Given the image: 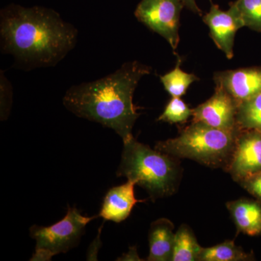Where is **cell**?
<instances>
[{
  "label": "cell",
  "instance_id": "1",
  "mask_svg": "<svg viewBox=\"0 0 261 261\" xmlns=\"http://www.w3.org/2000/svg\"><path fill=\"white\" fill-rule=\"evenodd\" d=\"M78 30L55 10L12 5L0 17L1 49L23 69L54 66L74 48Z\"/></svg>",
  "mask_w": 261,
  "mask_h": 261
},
{
  "label": "cell",
  "instance_id": "2",
  "mask_svg": "<svg viewBox=\"0 0 261 261\" xmlns=\"http://www.w3.org/2000/svg\"><path fill=\"white\" fill-rule=\"evenodd\" d=\"M150 72V67L140 62H128L111 74L70 87L63 105L75 116L115 130L123 142L133 137L140 116L133 102L135 89Z\"/></svg>",
  "mask_w": 261,
  "mask_h": 261
},
{
  "label": "cell",
  "instance_id": "3",
  "mask_svg": "<svg viewBox=\"0 0 261 261\" xmlns=\"http://www.w3.org/2000/svg\"><path fill=\"white\" fill-rule=\"evenodd\" d=\"M178 159L140 143L132 137L123 141L117 176L145 189L151 199L168 197L177 190L181 171Z\"/></svg>",
  "mask_w": 261,
  "mask_h": 261
},
{
  "label": "cell",
  "instance_id": "4",
  "mask_svg": "<svg viewBox=\"0 0 261 261\" xmlns=\"http://www.w3.org/2000/svg\"><path fill=\"white\" fill-rule=\"evenodd\" d=\"M240 130L219 129L192 121L177 137L158 142L154 149L176 159L192 160L208 167L225 169Z\"/></svg>",
  "mask_w": 261,
  "mask_h": 261
},
{
  "label": "cell",
  "instance_id": "5",
  "mask_svg": "<svg viewBox=\"0 0 261 261\" xmlns=\"http://www.w3.org/2000/svg\"><path fill=\"white\" fill-rule=\"evenodd\" d=\"M95 218L83 216L75 207H68L65 217L56 224L34 225L30 235L36 240V248L31 260H50L54 255L68 252L78 244L84 228Z\"/></svg>",
  "mask_w": 261,
  "mask_h": 261
},
{
  "label": "cell",
  "instance_id": "6",
  "mask_svg": "<svg viewBox=\"0 0 261 261\" xmlns=\"http://www.w3.org/2000/svg\"><path fill=\"white\" fill-rule=\"evenodd\" d=\"M181 0H142L136 8V18L164 38L173 50L179 43Z\"/></svg>",
  "mask_w": 261,
  "mask_h": 261
},
{
  "label": "cell",
  "instance_id": "7",
  "mask_svg": "<svg viewBox=\"0 0 261 261\" xmlns=\"http://www.w3.org/2000/svg\"><path fill=\"white\" fill-rule=\"evenodd\" d=\"M224 170L238 183L261 172L260 132H239L232 156Z\"/></svg>",
  "mask_w": 261,
  "mask_h": 261
},
{
  "label": "cell",
  "instance_id": "8",
  "mask_svg": "<svg viewBox=\"0 0 261 261\" xmlns=\"http://www.w3.org/2000/svg\"><path fill=\"white\" fill-rule=\"evenodd\" d=\"M238 102L219 86L210 99L193 109L192 121L201 122L214 128L240 130L237 123Z\"/></svg>",
  "mask_w": 261,
  "mask_h": 261
},
{
  "label": "cell",
  "instance_id": "9",
  "mask_svg": "<svg viewBox=\"0 0 261 261\" xmlns=\"http://www.w3.org/2000/svg\"><path fill=\"white\" fill-rule=\"evenodd\" d=\"M214 80L238 104L261 93V67L217 72Z\"/></svg>",
  "mask_w": 261,
  "mask_h": 261
},
{
  "label": "cell",
  "instance_id": "10",
  "mask_svg": "<svg viewBox=\"0 0 261 261\" xmlns=\"http://www.w3.org/2000/svg\"><path fill=\"white\" fill-rule=\"evenodd\" d=\"M210 29V35L218 48L228 59L233 56L234 38L239 29L244 27L240 18L231 10L223 11L219 5L211 4L210 11L202 18Z\"/></svg>",
  "mask_w": 261,
  "mask_h": 261
},
{
  "label": "cell",
  "instance_id": "11",
  "mask_svg": "<svg viewBox=\"0 0 261 261\" xmlns=\"http://www.w3.org/2000/svg\"><path fill=\"white\" fill-rule=\"evenodd\" d=\"M135 185L133 181H127L126 184L111 188L105 197L98 216L116 223L126 220L136 204L142 202L135 197Z\"/></svg>",
  "mask_w": 261,
  "mask_h": 261
},
{
  "label": "cell",
  "instance_id": "12",
  "mask_svg": "<svg viewBox=\"0 0 261 261\" xmlns=\"http://www.w3.org/2000/svg\"><path fill=\"white\" fill-rule=\"evenodd\" d=\"M238 231L248 236H261V202L241 198L226 203Z\"/></svg>",
  "mask_w": 261,
  "mask_h": 261
},
{
  "label": "cell",
  "instance_id": "13",
  "mask_svg": "<svg viewBox=\"0 0 261 261\" xmlns=\"http://www.w3.org/2000/svg\"><path fill=\"white\" fill-rule=\"evenodd\" d=\"M174 226L169 219L161 218L156 220L149 231V261L172 260L174 245Z\"/></svg>",
  "mask_w": 261,
  "mask_h": 261
},
{
  "label": "cell",
  "instance_id": "14",
  "mask_svg": "<svg viewBox=\"0 0 261 261\" xmlns=\"http://www.w3.org/2000/svg\"><path fill=\"white\" fill-rule=\"evenodd\" d=\"M255 260L252 252L245 251L234 242L227 240L210 247H202L199 261H250Z\"/></svg>",
  "mask_w": 261,
  "mask_h": 261
},
{
  "label": "cell",
  "instance_id": "15",
  "mask_svg": "<svg viewBox=\"0 0 261 261\" xmlns=\"http://www.w3.org/2000/svg\"><path fill=\"white\" fill-rule=\"evenodd\" d=\"M202 247L197 243L193 231L182 224L175 233L174 245L171 261H197Z\"/></svg>",
  "mask_w": 261,
  "mask_h": 261
},
{
  "label": "cell",
  "instance_id": "16",
  "mask_svg": "<svg viewBox=\"0 0 261 261\" xmlns=\"http://www.w3.org/2000/svg\"><path fill=\"white\" fill-rule=\"evenodd\" d=\"M237 123L240 129L261 132V93L239 104Z\"/></svg>",
  "mask_w": 261,
  "mask_h": 261
},
{
  "label": "cell",
  "instance_id": "17",
  "mask_svg": "<svg viewBox=\"0 0 261 261\" xmlns=\"http://www.w3.org/2000/svg\"><path fill=\"white\" fill-rule=\"evenodd\" d=\"M229 5L244 27L261 33V0H236Z\"/></svg>",
  "mask_w": 261,
  "mask_h": 261
},
{
  "label": "cell",
  "instance_id": "18",
  "mask_svg": "<svg viewBox=\"0 0 261 261\" xmlns=\"http://www.w3.org/2000/svg\"><path fill=\"white\" fill-rule=\"evenodd\" d=\"M180 65L181 60L178 59L174 69L161 75L160 78L165 89L172 97H181L185 95L190 86L199 80L197 75L183 71L180 68Z\"/></svg>",
  "mask_w": 261,
  "mask_h": 261
},
{
  "label": "cell",
  "instance_id": "19",
  "mask_svg": "<svg viewBox=\"0 0 261 261\" xmlns=\"http://www.w3.org/2000/svg\"><path fill=\"white\" fill-rule=\"evenodd\" d=\"M193 114L191 109L180 97H172L168 103L159 121L171 124L185 123Z\"/></svg>",
  "mask_w": 261,
  "mask_h": 261
},
{
  "label": "cell",
  "instance_id": "20",
  "mask_svg": "<svg viewBox=\"0 0 261 261\" xmlns=\"http://www.w3.org/2000/svg\"><path fill=\"white\" fill-rule=\"evenodd\" d=\"M0 88H1V119L5 120L8 118L11 107L12 87L9 81L7 80L4 73L1 71L0 77Z\"/></svg>",
  "mask_w": 261,
  "mask_h": 261
},
{
  "label": "cell",
  "instance_id": "21",
  "mask_svg": "<svg viewBox=\"0 0 261 261\" xmlns=\"http://www.w3.org/2000/svg\"><path fill=\"white\" fill-rule=\"evenodd\" d=\"M239 184L255 200L261 202V172L246 178Z\"/></svg>",
  "mask_w": 261,
  "mask_h": 261
},
{
  "label": "cell",
  "instance_id": "22",
  "mask_svg": "<svg viewBox=\"0 0 261 261\" xmlns=\"http://www.w3.org/2000/svg\"><path fill=\"white\" fill-rule=\"evenodd\" d=\"M181 2L185 8L191 10L192 13L199 15H202V10L197 6L196 0H181Z\"/></svg>",
  "mask_w": 261,
  "mask_h": 261
},
{
  "label": "cell",
  "instance_id": "23",
  "mask_svg": "<svg viewBox=\"0 0 261 261\" xmlns=\"http://www.w3.org/2000/svg\"><path fill=\"white\" fill-rule=\"evenodd\" d=\"M118 260H142V259H140L138 256L136 247H130L129 251L126 254H123V256L118 259Z\"/></svg>",
  "mask_w": 261,
  "mask_h": 261
}]
</instances>
